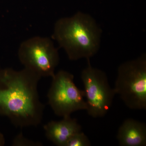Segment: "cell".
<instances>
[{"mask_svg": "<svg viewBox=\"0 0 146 146\" xmlns=\"http://www.w3.org/2000/svg\"><path fill=\"white\" fill-rule=\"evenodd\" d=\"M41 78L26 68L0 70V115L7 117L17 127L39 125L45 109L38 91Z\"/></svg>", "mask_w": 146, "mask_h": 146, "instance_id": "obj_1", "label": "cell"}, {"mask_svg": "<svg viewBox=\"0 0 146 146\" xmlns=\"http://www.w3.org/2000/svg\"><path fill=\"white\" fill-rule=\"evenodd\" d=\"M102 29L91 15L78 12L60 18L54 25L52 38L63 49L69 59H90L100 46Z\"/></svg>", "mask_w": 146, "mask_h": 146, "instance_id": "obj_2", "label": "cell"}, {"mask_svg": "<svg viewBox=\"0 0 146 146\" xmlns=\"http://www.w3.org/2000/svg\"><path fill=\"white\" fill-rule=\"evenodd\" d=\"M114 89L128 108L134 110H145V54L119 65Z\"/></svg>", "mask_w": 146, "mask_h": 146, "instance_id": "obj_3", "label": "cell"}, {"mask_svg": "<svg viewBox=\"0 0 146 146\" xmlns=\"http://www.w3.org/2000/svg\"><path fill=\"white\" fill-rule=\"evenodd\" d=\"M18 57L25 68L42 77H52L60 58L58 50L48 37L34 36L21 43Z\"/></svg>", "mask_w": 146, "mask_h": 146, "instance_id": "obj_4", "label": "cell"}, {"mask_svg": "<svg viewBox=\"0 0 146 146\" xmlns=\"http://www.w3.org/2000/svg\"><path fill=\"white\" fill-rule=\"evenodd\" d=\"M47 94L48 103L56 116L65 117L76 111L86 110L84 90H80L74 82V76L61 70L52 77Z\"/></svg>", "mask_w": 146, "mask_h": 146, "instance_id": "obj_5", "label": "cell"}, {"mask_svg": "<svg viewBox=\"0 0 146 146\" xmlns=\"http://www.w3.org/2000/svg\"><path fill=\"white\" fill-rule=\"evenodd\" d=\"M87 60V67L82 71L81 75L86 99V110L92 117H102L109 111L116 93L114 88L110 87L106 73L92 67L90 59Z\"/></svg>", "mask_w": 146, "mask_h": 146, "instance_id": "obj_6", "label": "cell"}, {"mask_svg": "<svg viewBox=\"0 0 146 146\" xmlns=\"http://www.w3.org/2000/svg\"><path fill=\"white\" fill-rule=\"evenodd\" d=\"M47 139L55 145L66 146L74 134L81 131V126L71 116L63 117L59 121H50L44 126Z\"/></svg>", "mask_w": 146, "mask_h": 146, "instance_id": "obj_7", "label": "cell"}, {"mask_svg": "<svg viewBox=\"0 0 146 146\" xmlns=\"http://www.w3.org/2000/svg\"><path fill=\"white\" fill-rule=\"evenodd\" d=\"M117 138L120 146H145V124L133 119H127L119 127Z\"/></svg>", "mask_w": 146, "mask_h": 146, "instance_id": "obj_8", "label": "cell"}, {"mask_svg": "<svg viewBox=\"0 0 146 146\" xmlns=\"http://www.w3.org/2000/svg\"><path fill=\"white\" fill-rule=\"evenodd\" d=\"M91 143L86 134L80 131L74 134L68 141L66 146H90Z\"/></svg>", "mask_w": 146, "mask_h": 146, "instance_id": "obj_9", "label": "cell"}, {"mask_svg": "<svg viewBox=\"0 0 146 146\" xmlns=\"http://www.w3.org/2000/svg\"><path fill=\"white\" fill-rule=\"evenodd\" d=\"M12 145L16 146H42L39 142H35L25 137L23 133H20L13 139Z\"/></svg>", "mask_w": 146, "mask_h": 146, "instance_id": "obj_10", "label": "cell"}, {"mask_svg": "<svg viewBox=\"0 0 146 146\" xmlns=\"http://www.w3.org/2000/svg\"><path fill=\"white\" fill-rule=\"evenodd\" d=\"M5 144V139L3 135L0 132V146L4 145Z\"/></svg>", "mask_w": 146, "mask_h": 146, "instance_id": "obj_11", "label": "cell"}]
</instances>
